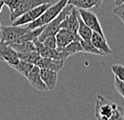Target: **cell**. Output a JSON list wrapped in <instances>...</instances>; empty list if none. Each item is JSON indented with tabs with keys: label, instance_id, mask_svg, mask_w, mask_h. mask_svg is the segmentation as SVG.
<instances>
[{
	"label": "cell",
	"instance_id": "21",
	"mask_svg": "<svg viewBox=\"0 0 124 120\" xmlns=\"http://www.w3.org/2000/svg\"><path fill=\"white\" fill-rule=\"evenodd\" d=\"M18 56L19 60L27 61L32 64H36L37 63V61L41 57V56L39 54V52L37 51H31L28 52H23V53H18Z\"/></svg>",
	"mask_w": 124,
	"mask_h": 120
},
{
	"label": "cell",
	"instance_id": "15",
	"mask_svg": "<svg viewBox=\"0 0 124 120\" xmlns=\"http://www.w3.org/2000/svg\"><path fill=\"white\" fill-rule=\"evenodd\" d=\"M40 76L48 90H53L57 83L58 72L46 69H40Z\"/></svg>",
	"mask_w": 124,
	"mask_h": 120
},
{
	"label": "cell",
	"instance_id": "23",
	"mask_svg": "<svg viewBox=\"0 0 124 120\" xmlns=\"http://www.w3.org/2000/svg\"><path fill=\"white\" fill-rule=\"evenodd\" d=\"M80 42L81 44V46L83 48L84 52L86 53H90L93 55H99V56H106L105 53H103L102 52H101L100 50H98L97 48L93 46V44L91 43L90 40H85L81 39L80 40Z\"/></svg>",
	"mask_w": 124,
	"mask_h": 120
},
{
	"label": "cell",
	"instance_id": "12",
	"mask_svg": "<svg viewBox=\"0 0 124 120\" xmlns=\"http://www.w3.org/2000/svg\"><path fill=\"white\" fill-rule=\"evenodd\" d=\"M28 82L30 83L31 86H33L35 89L39 91H45L48 90L46 85L44 84L43 80L40 76V68L35 64L34 67L32 68L31 72H29L28 77Z\"/></svg>",
	"mask_w": 124,
	"mask_h": 120
},
{
	"label": "cell",
	"instance_id": "4",
	"mask_svg": "<svg viewBox=\"0 0 124 120\" xmlns=\"http://www.w3.org/2000/svg\"><path fill=\"white\" fill-rule=\"evenodd\" d=\"M50 6H51L50 2H47V3L39 5V6L30 10V11H27L26 13H24L22 16L18 17L16 19H15L11 25H14V26H21V25L30 24L34 20H36V19H38L46 11L47 8H48Z\"/></svg>",
	"mask_w": 124,
	"mask_h": 120
},
{
	"label": "cell",
	"instance_id": "16",
	"mask_svg": "<svg viewBox=\"0 0 124 120\" xmlns=\"http://www.w3.org/2000/svg\"><path fill=\"white\" fill-rule=\"evenodd\" d=\"M104 0H68V4L77 7L78 9H92L98 8L101 5Z\"/></svg>",
	"mask_w": 124,
	"mask_h": 120
},
{
	"label": "cell",
	"instance_id": "5",
	"mask_svg": "<svg viewBox=\"0 0 124 120\" xmlns=\"http://www.w3.org/2000/svg\"><path fill=\"white\" fill-rule=\"evenodd\" d=\"M36 45V51L39 52L42 57H49L56 60H62V61H66V59L69 56V55L64 51H58L57 49H52L46 47L44 44L43 42L39 41L38 37L33 40Z\"/></svg>",
	"mask_w": 124,
	"mask_h": 120
},
{
	"label": "cell",
	"instance_id": "10",
	"mask_svg": "<svg viewBox=\"0 0 124 120\" xmlns=\"http://www.w3.org/2000/svg\"><path fill=\"white\" fill-rule=\"evenodd\" d=\"M79 11L77 7H73L72 11L67 15L61 24V28L67 29L75 34H78L79 27Z\"/></svg>",
	"mask_w": 124,
	"mask_h": 120
},
{
	"label": "cell",
	"instance_id": "8",
	"mask_svg": "<svg viewBox=\"0 0 124 120\" xmlns=\"http://www.w3.org/2000/svg\"><path fill=\"white\" fill-rule=\"evenodd\" d=\"M0 61L7 63L11 68L19 61L18 52L10 44L2 40H0Z\"/></svg>",
	"mask_w": 124,
	"mask_h": 120
},
{
	"label": "cell",
	"instance_id": "26",
	"mask_svg": "<svg viewBox=\"0 0 124 120\" xmlns=\"http://www.w3.org/2000/svg\"><path fill=\"white\" fill-rule=\"evenodd\" d=\"M44 44L46 47H48L49 48L52 49H55L56 48V36H48L43 41Z\"/></svg>",
	"mask_w": 124,
	"mask_h": 120
},
{
	"label": "cell",
	"instance_id": "11",
	"mask_svg": "<svg viewBox=\"0 0 124 120\" xmlns=\"http://www.w3.org/2000/svg\"><path fill=\"white\" fill-rule=\"evenodd\" d=\"M80 38L81 37L78 36V34H75L67 29L61 28L56 35V49L58 51H62L69 43Z\"/></svg>",
	"mask_w": 124,
	"mask_h": 120
},
{
	"label": "cell",
	"instance_id": "19",
	"mask_svg": "<svg viewBox=\"0 0 124 120\" xmlns=\"http://www.w3.org/2000/svg\"><path fill=\"white\" fill-rule=\"evenodd\" d=\"M18 53L36 51V45L33 41H25L20 44H9Z\"/></svg>",
	"mask_w": 124,
	"mask_h": 120
},
{
	"label": "cell",
	"instance_id": "2",
	"mask_svg": "<svg viewBox=\"0 0 124 120\" xmlns=\"http://www.w3.org/2000/svg\"><path fill=\"white\" fill-rule=\"evenodd\" d=\"M73 6L70 4H67L64 8L62 10L61 12L56 17L55 19H53L50 23L48 24L44 27V31L41 32V34L39 35L38 39L39 41L43 42L47 37L51 36H56V33L61 30V22L64 20V19L65 18L66 16L73 9Z\"/></svg>",
	"mask_w": 124,
	"mask_h": 120
},
{
	"label": "cell",
	"instance_id": "18",
	"mask_svg": "<svg viewBox=\"0 0 124 120\" xmlns=\"http://www.w3.org/2000/svg\"><path fill=\"white\" fill-rule=\"evenodd\" d=\"M78 19H79V27L78 30V36L81 39L85 40H90L91 36H92L93 34V31L91 30L90 27H89L87 25L84 23L82 19L81 18L80 14H79Z\"/></svg>",
	"mask_w": 124,
	"mask_h": 120
},
{
	"label": "cell",
	"instance_id": "13",
	"mask_svg": "<svg viewBox=\"0 0 124 120\" xmlns=\"http://www.w3.org/2000/svg\"><path fill=\"white\" fill-rule=\"evenodd\" d=\"M64 61L62 60H56L49 57H40V59L37 61L36 65L40 69H46L49 70L59 72L64 67Z\"/></svg>",
	"mask_w": 124,
	"mask_h": 120
},
{
	"label": "cell",
	"instance_id": "28",
	"mask_svg": "<svg viewBox=\"0 0 124 120\" xmlns=\"http://www.w3.org/2000/svg\"><path fill=\"white\" fill-rule=\"evenodd\" d=\"M3 2L4 4L9 8L10 13H12L19 5V0H3Z\"/></svg>",
	"mask_w": 124,
	"mask_h": 120
},
{
	"label": "cell",
	"instance_id": "27",
	"mask_svg": "<svg viewBox=\"0 0 124 120\" xmlns=\"http://www.w3.org/2000/svg\"><path fill=\"white\" fill-rule=\"evenodd\" d=\"M113 13L121 19V21L123 22L124 25V3L115 7L113 9Z\"/></svg>",
	"mask_w": 124,
	"mask_h": 120
},
{
	"label": "cell",
	"instance_id": "14",
	"mask_svg": "<svg viewBox=\"0 0 124 120\" xmlns=\"http://www.w3.org/2000/svg\"><path fill=\"white\" fill-rule=\"evenodd\" d=\"M90 41L95 48L100 50L103 53H105L106 56H109V55L112 54V50L110 48V46L108 45L105 36H101V34H99L96 32H93Z\"/></svg>",
	"mask_w": 124,
	"mask_h": 120
},
{
	"label": "cell",
	"instance_id": "1",
	"mask_svg": "<svg viewBox=\"0 0 124 120\" xmlns=\"http://www.w3.org/2000/svg\"><path fill=\"white\" fill-rule=\"evenodd\" d=\"M67 4H68V0H59L55 4L51 5L48 8H47L46 11L38 19L28 24L27 26L30 30L45 26L61 13Z\"/></svg>",
	"mask_w": 124,
	"mask_h": 120
},
{
	"label": "cell",
	"instance_id": "17",
	"mask_svg": "<svg viewBox=\"0 0 124 120\" xmlns=\"http://www.w3.org/2000/svg\"><path fill=\"white\" fill-rule=\"evenodd\" d=\"M45 26L39 27H37V28L29 30V31L28 32H26L25 34L22 35V36L18 37V38L15 39L14 40L9 42V43H7L6 42V43L9 44H20V43H23V42H25V41H33L36 38L39 37V35L41 34V32L44 31Z\"/></svg>",
	"mask_w": 124,
	"mask_h": 120
},
{
	"label": "cell",
	"instance_id": "7",
	"mask_svg": "<svg viewBox=\"0 0 124 120\" xmlns=\"http://www.w3.org/2000/svg\"><path fill=\"white\" fill-rule=\"evenodd\" d=\"M50 2L49 0H19V5L12 13H10V20L13 22L18 17L27 11L39 6L41 4Z\"/></svg>",
	"mask_w": 124,
	"mask_h": 120
},
{
	"label": "cell",
	"instance_id": "24",
	"mask_svg": "<svg viewBox=\"0 0 124 120\" xmlns=\"http://www.w3.org/2000/svg\"><path fill=\"white\" fill-rule=\"evenodd\" d=\"M111 70H112L115 77H117L118 79L122 80L124 81V66L119 64H115L111 66Z\"/></svg>",
	"mask_w": 124,
	"mask_h": 120
},
{
	"label": "cell",
	"instance_id": "20",
	"mask_svg": "<svg viewBox=\"0 0 124 120\" xmlns=\"http://www.w3.org/2000/svg\"><path fill=\"white\" fill-rule=\"evenodd\" d=\"M34 65L35 64H32L31 63H28V62H27V61L19 60L18 64L12 67V69H14L15 70H16L17 72H19V73L22 74L23 77H25L27 78L29 74V72H31V70L34 67Z\"/></svg>",
	"mask_w": 124,
	"mask_h": 120
},
{
	"label": "cell",
	"instance_id": "3",
	"mask_svg": "<svg viewBox=\"0 0 124 120\" xmlns=\"http://www.w3.org/2000/svg\"><path fill=\"white\" fill-rule=\"evenodd\" d=\"M118 106L115 102L107 101L100 94L97 95L95 102V118L99 120H111L115 110Z\"/></svg>",
	"mask_w": 124,
	"mask_h": 120
},
{
	"label": "cell",
	"instance_id": "22",
	"mask_svg": "<svg viewBox=\"0 0 124 120\" xmlns=\"http://www.w3.org/2000/svg\"><path fill=\"white\" fill-rule=\"evenodd\" d=\"M80 40L81 38L72 41L71 43H69L62 51L66 52L69 56L74 55V54L78 53V52H84L83 48H82V46H81V44L80 42Z\"/></svg>",
	"mask_w": 124,
	"mask_h": 120
},
{
	"label": "cell",
	"instance_id": "9",
	"mask_svg": "<svg viewBox=\"0 0 124 120\" xmlns=\"http://www.w3.org/2000/svg\"><path fill=\"white\" fill-rule=\"evenodd\" d=\"M78 11L84 23L89 27H90L93 32H96L98 33L101 34V36H105L102 28H101V23L95 13L85 9H78Z\"/></svg>",
	"mask_w": 124,
	"mask_h": 120
},
{
	"label": "cell",
	"instance_id": "6",
	"mask_svg": "<svg viewBox=\"0 0 124 120\" xmlns=\"http://www.w3.org/2000/svg\"><path fill=\"white\" fill-rule=\"evenodd\" d=\"M30 29L28 28V26L23 27V25H21V26L11 25V26L2 27L1 33H0V40L9 43L22 35L25 34Z\"/></svg>",
	"mask_w": 124,
	"mask_h": 120
},
{
	"label": "cell",
	"instance_id": "31",
	"mask_svg": "<svg viewBox=\"0 0 124 120\" xmlns=\"http://www.w3.org/2000/svg\"><path fill=\"white\" fill-rule=\"evenodd\" d=\"M1 28H2V26H1V22H0V33H1Z\"/></svg>",
	"mask_w": 124,
	"mask_h": 120
},
{
	"label": "cell",
	"instance_id": "30",
	"mask_svg": "<svg viewBox=\"0 0 124 120\" xmlns=\"http://www.w3.org/2000/svg\"><path fill=\"white\" fill-rule=\"evenodd\" d=\"M4 2H3V0H0V13L2 12V8H3V7H4Z\"/></svg>",
	"mask_w": 124,
	"mask_h": 120
},
{
	"label": "cell",
	"instance_id": "29",
	"mask_svg": "<svg viewBox=\"0 0 124 120\" xmlns=\"http://www.w3.org/2000/svg\"><path fill=\"white\" fill-rule=\"evenodd\" d=\"M114 3H115V7L120 6L121 4L124 3V0H114Z\"/></svg>",
	"mask_w": 124,
	"mask_h": 120
},
{
	"label": "cell",
	"instance_id": "25",
	"mask_svg": "<svg viewBox=\"0 0 124 120\" xmlns=\"http://www.w3.org/2000/svg\"><path fill=\"white\" fill-rule=\"evenodd\" d=\"M115 87L118 93L124 98V81L118 79L117 77H115Z\"/></svg>",
	"mask_w": 124,
	"mask_h": 120
}]
</instances>
